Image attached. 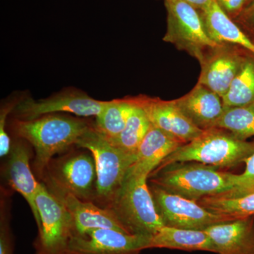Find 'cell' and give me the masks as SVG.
Instances as JSON below:
<instances>
[{
	"mask_svg": "<svg viewBox=\"0 0 254 254\" xmlns=\"http://www.w3.org/2000/svg\"><path fill=\"white\" fill-rule=\"evenodd\" d=\"M216 127L231 132L242 139L254 136V103L225 108Z\"/></svg>",
	"mask_w": 254,
	"mask_h": 254,
	"instance_id": "d4e9b609",
	"label": "cell"
},
{
	"mask_svg": "<svg viewBox=\"0 0 254 254\" xmlns=\"http://www.w3.org/2000/svg\"><path fill=\"white\" fill-rule=\"evenodd\" d=\"M222 100L225 108L254 103V55L252 53L249 55Z\"/></svg>",
	"mask_w": 254,
	"mask_h": 254,
	"instance_id": "603a6c76",
	"label": "cell"
},
{
	"mask_svg": "<svg viewBox=\"0 0 254 254\" xmlns=\"http://www.w3.org/2000/svg\"><path fill=\"white\" fill-rule=\"evenodd\" d=\"M131 235L153 237L165 226L147 178H126L110 208Z\"/></svg>",
	"mask_w": 254,
	"mask_h": 254,
	"instance_id": "8992f818",
	"label": "cell"
},
{
	"mask_svg": "<svg viewBox=\"0 0 254 254\" xmlns=\"http://www.w3.org/2000/svg\"><path fill=\"white\" fill-rule=\"evenodd\" d=\"M212 213L238 219L254 215V192L241 198L208 196L196 200Z\"/></svg>",
	"mask_w": 254,
	"mask_h": 254,
	"instance_id": "cb8c5ba5",
	"label": "cell"
},
{
	"mask_svg": "<svg viewBox=\"0 0 254 254\" xmlns=\"http://www.w3.org/2000/svg\"><path fill=\"white\" fill-rule=\"evenodd\" d=\"M185 143L152 125L136 152L126 178H148L164 159Z\"/></svg>",
	"mask_w": 254,
	"mask_h": 254,
	"instance_id": "2e32d148",
	"label": "cell"
},
{
	"mask_svg": "<svg viewBox=\"0 0 254 254\" xmlns=\"http://www.w3.org/2000/svg\"><path fill=\"white\" fill-rule=\"evenodd\" d=\"M108 101L91 98L86 92L68 87L43 99L25 94L11 114V118L32 120L49 114L71 113L81 118L97 117Z\"/></svg>",
	"mask_w": 254,
	"mask_h": 254,
	"instance_id": "9c48e42d",
	"label": "cell"
},
{
	"mask_svg": "<svg viewBox=\"0 0 254 254\" xmlns=\"http://www.w3.org/2000/svg\"><path fill=\"white\" fill-rule=\"evenodd\" d=\"M167 31L163 40L199 60L205 52L216 46L205 31L200 11L178 0H165Z\"/></svg>",
	"mask_w": 254,
	"mask_h": 254,
	"instance_id": "ba28073f",
	"label": "cell"
},
{
	"mask_svg": "<svg viewBox=\"0 0 254 254\" xmlns=\"http://www.w3.org/2000/svg\"><path fill=\"white\" fill-rule=\"evenodd\" d=\"M215 1L233 20L238 17L248 3V0H215Z\"/></svg>",
	"mask_w": 254,
	"mask_h": 254,
	"instance_id": "f546056e",
	"label": "cell"
},
{
	"mask_svg": "<svg viewBox=\"0 0 254 254\" xmlns=\"http://www.w3.org/2000/svg\"><path fill=\"white\" fill-rule=\"evenodd\" d=\"M150 237L112 229H93L70 241L68 254H139L148 250Z\"/></svg>",
	"mask_w": 254,
	"mask_h": 254,
	"instance_id": "7c38bea8",
	"label": "cell"
},
{
	"mask_svg": "<svg viewBox=\"0 0 254 254\" xmlns=\"http://www.w3.org/2000/svg\"><path fill=\"white\" fill-rule=\"evenodd\" d=\"M31 145L22 138L11 141L9 160L6 165V177L10 186L22 195L31 208L38 229L41 226V217L36 199L41 182H37L30 165Z\"/></svg>",
	"mask_w": 254,
	"mask_h": 254,
	"instance_id": "5bb4252c",
	"label": "cell"
},
{
	"mask_svg": "<svg viewBox=\"0 0 254 254\" xmlns=\"http://www.w3.org/2000/svg\"><path fill=\"white\" fill-rule=\"evenodd\" d=\"M254 153V141L242 139L231 132L214 127L193 141L182 145L160 163L154 171L175 163L194 161L219 169L234 168ZM153 171V172H154Z\"/></svg>",
	"mask_w": 254,
	"mask_h": 254,
	"instance_id": "3957f363",
	"label": "cell"
},
{
	"mask_svg": "<svg viewBox=\"0 0 254 254\" xmlns=\"http://www.w3.org/2000/svg\"><path fill=\"white\" fill-rule=\"evenodd\" d=\"M217 254H254V215L222 222L203 230Z\"/></svg>",
	"mask_w": 254,
	"mask_h": 254,
	"instance_id": "ac0fdd59",
	"label": "cell"
},
{
	"mask_svg": "<svg viewBox=\"0 0 254 254\" xmlns=\"http://www.w3.org/2000/svg\"><path fill=\"white\" fill-rule=\"evenodd\" d=\"M254 0H248V3H247V5L250 4L251 3L254 2Z\"/></svg>",
	"mask_w": 254,
	"mask_h": 254,
	"instance_id": "1f68e13d",
	"label": "cell"
},
{
	"mask_svg": "<svg viewBox=\"0 0 254 254\" xmlns=\"http://www.w3.org/2000/svg\"><path fill=\"white\" fill-rule=\"evenodd\" d=\"M237 175L198 162H181L153 172L151 185L192 200L225 194L235 186Z\"/></svg>",
	"mask_w": 254,
	"mask_h": 254,
	"instance_id": "7a4b0ae2",
	"label": "cell"
},
{
	"mask_svg": "<svg viewBox=\"0 0 254 254\" xmlns=\"http://www.w3.org/2000/svg\"><path fill=\"white\" fill-rule=\"evenodd\" d=\"M174 101L190 123L202 131L216 127L225 110L221 97L199 83Z\"/></svg>",
	"mask_w": 254,
	"mask_h": 254,
	"instance_id": "9a60e30c",
	"label": "cell"
},
{
	"mask_svg": "<svg viewBox=\"0 0 254 254\" xmlns=\"http://www.w3.org/2000/svg\"><path fill=\"white\" fill-rule=\"evenodd\" d=\"M132 108L133 103L128 96L110 100L101 113L95 117V129L108 141H114L125 129Z\"/></svg>",
	"mask_w": 254,
	"mask_h": 254,
	"instance_id": "44dd1931",
	"label": "cell"
},
{
	"mask_svg": "<svg viewBox=\"0 0 254 254\" xmlns=\"http://www.w3.org/2000/svg\"><path fill=\"white\" fill-rule=\"evenodd\" d=\"M76 146L89 150L94 158L97 172L95 204L110 208L121 190L136 154L127 153L110 143L95 127L78 140Z\"/></svg>",
	"mask_w": 254,
	"mask_h": 254,
	"instance_id": "277c9868",
	"label": "cell"
},
{
	"mask_svg": "<svg viewBox=\"0 0 254 254\" xmlns=\"http://www.w3.org/2000/svg\"><path fill=\"white\" fill-rule=\"evenodd\" d=\"M251 53L242 47L229 43L209 48L198 60L200 73L198 83L223 98Z\"/></svg>",
	"mask_w": 254,
	"mask_h": 254,
	"instance_id": "8fae6325",
	"label": "cell"
},
{
	"mask_svg": "<svg viewBox=\"0 0 254 254\" xmlns=\"http://www.w3.org/2000/svg\"><path fill=\"white\" fill-rule=\"evenodd\" d=\"M26 93L15 92L1 102L0 105V156L1 158L9 154L11 150V140L9 132L6 131L8 118L11 115L16 105Z\"/></svg>",
	"mask_w": 254,
	"mask_h": 254,
	"instance_id": "484cf974",
	"label": "cell"
},
{
	"mask_svg": "<svg viewBox=\"0 0 254 254\" xmlns=\"http://www.w3.org/2000/svg\"><path fill=\"white\" fill-rule=\"evenodd\" d=\"M165 248L183 251H205L217 254L216 247L203 230L164 226L150 237L148 249Z\"/></svg>",
	"mask_w": 254,
	"mask_h": 254,
	"instance_id": "ffe728a7",
	"label": "cell"
},
{
	"mask_svg": "<svg viewBox=\"0 0 254 254\" xmlns=\"http://www.w3.org/2000/svg\"><path fill=\"white\" fill-rule=\"evenodd\" d=\"M41 182L53 194L70 193L94 203L97 172L94 158L88 152L71 150L52 159Z\"/></svg>",
	"mask_w": 254,
	"mask_h": 254,
	"instance_id": "5b68a950",
	"label": "cell"
},
{
	"mask_svg": "<svg viewBox=\"0 0 254 254\" xmlns=\"http://www.w3.org/2000/svg\"><path fill=\"white\" fill-rule=\"evenodd\" d=\"M205 31L217 44L237 45L254 55V43L219 6L215 0L205 9L199 10Z\"/></svg>",
	"mask_w": 254,
	"mask_h": 254,
	"instance_id": "d6986e66",
	"label": "cell"
},
{
	"mask_svg": "<svg viewBox=\"0 0 254 254\" xmlns=\"http://www.w3.org/2000/svg\"><path fill=\"white\" fill-rule=\"evenodd\" d=\"M178 1H184V2L191 5L195 9L202 10L205 9L206 6H208L213 0H178Z\"/></svg>",
	"mask_w": 254,
	"mask_h": 254,
	"instance_id": "4dcf8cb0",
	"label": "cell"
},
{
	"mask_svg": "<svg viewBox=\"0 0 254 254\" xmlns=\"http://www.w3.org/2000/svg\"><path fill=\"white\" fill-rule=\"evenodd\" d=\"M7 128L14 138L27 141L35 150L33 170L42 180L55 155L69 150L86 132L94 127L87 118L55 113L32 120L11 118Z\"/></svg>",
	"mask_w": 254,
	"mask_h": 254,
	"instance_id": "6da1fadb",
	"label": "cell"
},
{
	"mask_svg": "<svg viewBox=\"0 0 254 254\" xmlns=\"http://www.w3.org/2000/svg\"><path fill=\"white\" fill-rule=\"evenodd\" d=\"M155 208L164 225L187 230H204L222 222L236 220L212 213L195 200L174 194L155 185H148Z\"/></svg>",
	"mask_w": 254,
	"mask_h": 254,
	"instance_id": "30bf717a",
	"label": "cell"
},
{
	"mask_svg": "<svg viewBox=\"0 0 254 254\" xmlns=\"http://www.w3.org/2000/svg\"><path fill=\"white\" fill-rule=\"evenodd\" d=\"M36 203L41 217V226L33 243L34 254H68L70 241L74 235L71 214L43 182Z\"/></svg>",
	"mask_w": 254,
	"mask_h": 254,
	"instance_id": "52a82bcc",
	"label": "cell"
},
{
	"mask_svg": "<svg viewBox=\"0 0 254 254\" xmlns=\"http://www.w3.org/2000/svg\"><path fill=\"white\" fill-rule=\"evenodd\" d=\"M234 21L254 43V1L247 5Z\"/></svg>",
	"mask_w": 254,
	"mask_h": 254,
	"instance_id": "f1b7e54d",
	"label": "cell"
},
{
	"mask_svg": "<svg viewBox=\"0 0 254 254\" xmlns=\"http://www.w3.org/2000/svg\"><path fill=\"white\" fill-rule=\"evenodd\" d=\"M141 107L153 127L187 143L199 136L203 131L193 125L184 115L173 100H164L146 95L129 96Z\"/></svg>",
	"mask_w": 254,
	"mask_h": 254,
	"instance_id": "4fadbf2b",
	"label": "cell"
},
{
	"mask_svg": "<svg viewBox=\"0 0 254 254\" xmlns=\"http://www.w3.org/2000/svg\"><path fill=\"white\" fill-rule=\"evenodd\" d=\"M53 195L63 202L71 214L74 235H83L93 229H112L131 235L111 209L101 208L93 202L83 201L70 193Z\"/></svg>",
	"mask_w": 254,
	"mask_h": 254,
	"instance_id": "e0dca14e",
	"label": "cell"
},
{
	"mask_svg": "<svg viewBox=\"0 0 254 254\" xmlns=\"http://www.w3.org/2000/svg\"><path fill=\"white\" fill-rule=\"evenodd\" d=\"M245 172L237 175L236 183L230 191L218 196L237 198L254 192V153L245 160Z\"/></svg>",
	"mask_w": 254,
	"mask_h": 254,
	"instance_id": "83f0119b",
	"label": "cell"
},
{
	"mask_svg": "<svg viewBox=\"0 0 254 254\" xmlns=\"http://www.w3.org/2000/svg\"><path fill=\"white\" fill-rule=\"evenodd\" d=\"M0 207V254H14V239L10 226L9 195L1 190Z\"/></svg>",
	"mask_w": 254,
	"mask_h": 254,
	"instance_id": "4316f807",
	"label": "cell"
},
{
	"mask_svg": "<svg viewBox=\"0 0 254 254\" xmlns=\"http://www.w3.org/2000/svg\"><path fill=\"white\" fill-rule=\"evenodd\" d=\"M128 97L133 103V108L127 120L126 127L118 138L109 141L127 153L136 154L138 147L152 125L144 110L133 103L129 96Z\"/></svg>",
	"mask_w": 254,
	"mask_h": 254,
	"instance_id": "7402d4cb",
	"label": "cell"
}]
</instances>
